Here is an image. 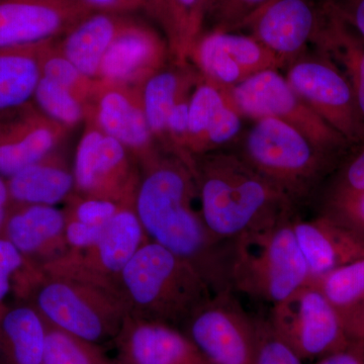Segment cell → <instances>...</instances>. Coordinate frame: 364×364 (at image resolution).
<instances>
[{"label":"cell","instance_id":"cell-16","mask_svg":"<svg viewBox=\"0 0 364 364\" xmlns=\"http://www.w3.org/2000/svg\"><path fill=\"white\" fill-rule=\"evenodd\" d=\"M92 13L83 0H0V48L58 40Z\"/></svg>","mask_w":364,"mask_h":364},{"label":"cell","instance_id":"cell-12","mask_svg":"<svg viewBox=\"0 0 364 364\" xmlns=\"http://www.w3.org/2000/svg\"><path fill=\"white\" fill-rule=\"evenodd\" d=\"M183 326L208 364H256L255 318L233 293L215 294Z\"/></svg>","mask_w":364,"mask_h":364},{"label":"cell","instance_id":"cell-13","mask_svg":"<svg viewBox=\"0 0 364 364\" xmlns=\"http://www.w3.org/2000/svg\"><path fill=\"white\" fill-rule=\"evenodd\" d=\"M332 4L316 0H269L241 30L247 31L282 67L317 44L331 16Z\"/></svg>","mask_w":364,"mask_h":364},{"label":"cell","instance_id":"cell-5","mask_svg":"<svg viewBox=\"0 0 364 364\" xmlns=\"http://www.w3.org/2000/svg\"><path fill=\"white\" fill-rule=\"evenodd\" d=\"M237 154L296 205L314 195L340 161L301 132L273 117L254 122Z\"/></svg>","mask_w":364,"mask_h":364},{"label":"cell","instance_id":"cell-15","mask_svg":"<svg viewBox=\"0 0 364 364\" xmlns=\"http://www.w3.org/2000/svg\"><path fill=\"white\" fill-rule=\"evenodd\" d=\"M85 119L124 145L141 167L163 153L144 111L142 87L107 85L98 80Z\"/></svg>","mask_w":364,"mask_h":364},{"label":"cell","instance_id":"cell-3","mask_svg":"<svg viewBox=\"0 0 364 364\" xmlns=\"http://www.w3.org/2000/svg\"><path fill=\"white\" fill-rule=\"evenodd\" d=\"M117 294L130 317L176 328L215 296L195 267L151 240L124 267Z\"/></svg>","mask_w":364,"mask_h":364},{"label":"cell","instance_id":"cell-6","mask_svg":"<svg viewBox=\"0 0 364 364\" xmlns=\"http://www.w3.org/2000/svg\"><path fill=\"white\" fill-rule=\"evenodd\" d=\"M25 298L46 323L91 344L119 335L128 317L117 294L85 280L41 269Z\"/></svg>","mask_w":364,"mask_h":364},{"label":"cell","instance_id":"cell-35","mask_svg":"<svg viewBox=\"0 0 364 364\" xmlns=\"http://www.w3.org/2000/svg\"><path fill=\"white\" fill-rule=\"evenodd\" d=\"M255 329L256 364H303V359L280 338L268 318H255Z\"/></svg>","mask_w":364,"mask_h":364},{"label":"cell","instance_id":"cell-34","mask_svg":"<svg viewBox=\"0 0 364 364\" xmlns=\"http://www.w3.org/2000/svg\"><path fill=\"white\" fill-rule=\"evenodd\" d=\"M269 0H205V20L212 30L240 31L246 21Z\"/></svg>","mask_w":364,"mask_h":364},{"label":"cell","instance_id":"cell-38","mask_svg":"<svg viewBox=\"0 0 364 364\" xmlns=\"http://www.w3.org/2000/svg\"><path fill=\"white\" fill-rule=\"evenodd\" d=\"M122 207L124 205L112 200L83 196L74 193L69 198L68 208L64 213L66 218L85 224L105 225L111 221Z\"/></svg>","mask_w":364,"mask_h":364},{"label":"cell","instance_id":"cell-9","mask_svg":"<svg viewBox=\"0 0 364 364\" xmlns=\"http://www.w3.org/2000/svg\"><path fill=\"white\" fill-rule=\"evenodd\" d=\"M268 321L303 360L323 358L350 342L341 313L312 284L272 306Z\"/></svg>","mask_w":364,"mask_h":364},{"label":"cell","instance_id":"cell-20","mask_svg":"<svg viewBox=\"0 0 364 364\" xmlns=\"http://www.w3.org/2000/svg\"><path fill=\"white\" fill-rule=\"evenodd\" d=\"M242 131V117L226 92L200 78L189 100L188 165L191 158L224 149Z\"/></svg>","mask_w":364,"mask_h":364},{"label":"cell","instance_id":"cell-24","mask_svg":"<svg viewBox=\"0 0 364 364\" xmlns=\"http://www.w3.org/2000/svg\"><path fill=\"white\" fill-rule=\"evenodd\" d=\"M129 20L124 14L95 11L57 40V46L79 70L97 79L105 53Z\"/></svg>","mask_w":364,"mask_h":364},{"label":"cell","instance_id":"cell-29","mask_svg":"<svg viewBox=\"0 0 364 364\" xmlns=\"http://www.w3.org/2000/svg\"><path fill=\"white\" fill-rule=\"evenodd\" d=\"M205 0H158L154 14L161 21L174 63L188 64L191 46L205 21Z\"/></svg>","mask_w":364,"mask_h":364},{"label":"cell","instance_id":"cell-39","mask_svg":"<svg viewBox=\"0 0 364 364\" xmlns=\"http://www.w3.org/2000/svg\"><path fill=\"white\" fill-rule=\"evenodd\" d=\"M33 265L11 242L0 236V313L6 306L4 299L7 294L11 289L14 291L18 280Z\"/></svg>","mask_w":364,"mask_h":364},{"label":"cell","instance_id":"cell-1","mask_svg":"<svg viewBox=\"0 0 364 364\" xmlns=\"http://www.w3.org/2000/svg\"><path fill=\"white\" fill-rule=\"evenodd\" d=\"M142 169L134 208L148 238L195 267L215 294L233 293L232 241L215 238L196 210L198 189L188 164L164 152Z\"/></svg>","mask_w":364,"mask_h":364},{"label":"cell","instance_id":"cell-2","mask_svg":"<svg viewBox=\"0 0 364 364\" xmlns=\"http://www.w3.org/2000/svg\"><path fill=\"white\" fill-rule=\"evenodd\" d=\"M188 167L203 221L219 240H235L294 217L296 203L237 153L220 150L198 155Z\"/></svg>","mask_w":364,"mask_h":364},{"label":"cell","instance_id":"cell-36","mask_svg":"<svg viewBox=\"0 0 364 364\" xmlns=\"http://www.w3.org/2000/svg\"><path fill=\"white\" fill-rule=\"evenodd\" d=\"M321 213L364 233V191L325 193Z\"/></svg>","mask_w":364,"mask_h":364},{"label":"cell","instance_id":"cell-43","mask_svg":"<svg viewBox=\"0 0 364 364\" xmlns=\"http://www.w3.org/2000/svg\"><path fill=\"white\" fill-rule=\"evenodd\" d=\"M349 339L364 342V301L342 315Z\"/></svg>","mask_w":364,"mask_h":364},{"label":"cell","instance_id":"cell-33","mask_svg":"<svg viewBox=\"0 0 364 364\" xmlns=\"http://www.w3.org/2000/svg\"><path fill=\"white\" fill-rule=\"evenodd\" d=\"M42 364H107L95 344L47 324Z\"/></svg>","mask_w":364,"mask_h":364},{"label":"cell","instance_id":"cell-30","mask_svg":"<svg viewBox=\"0 0 364 364\" xmlns=\"http://www.w3.org/2000/svg\"><path fill=\"white\" fill-rule=\"evenodd\" d=\"M343 315L364 301V258L310 282Z\"/></svg>","mask_w":364,"mask_h":364},{"label":"cell","instance_id":"cell-32","mask_svg":"<svg viewBox=\"0 0 364 364\" xmlns=\"http://www.w3.org/2000/svg\"><path fill=\"white\" fill-rule=\"evenodd\" d=\"M42 77L70 90L85 104L86 111L98 88V79L88 77L60 51L57 40L48 47L42 62Z\"/></svg>","mask_w":364,"mask_h":364},{"label":"cell","instance_id":"cell-26","mask_svg":"<svg viewBox=\"0 0 364 364\" xmlns=\"http://www.w3.org/2000/svg\"><path fill=\"white\" fill-rule=\"evenodd\" d=\"M176 64L151 76L142 86L144 111L152 135L164 152L166 126L177 102L191 95L200 80V74L188 64Z\"/></svg>","mask_w":364,"mask_h":364},{"label":"cell","instance_id":"cell-41","mask_svg":"<svg viewBox=\"0 0 364 364\" xmlns=\"http://www.w3.org/2000/svg\"><path fill=\"white\" fill-rule=\"evenodd\" d=\"M316 364H364V342L350 340L343 348L318 358Z\"/></svg>","mask_w":364,"mask_h":364},{"label":"cell","instance_id":"cell-21","mask_svg":"<svg viewBox=\"0 0 364 364\" xmlns=\"http://www.w3.org/2000/svg\"><path fill=\"white\" fill-rule=\"evenodd\" d=\"M65 213L52 205H11L0 236L42 267L66 252Z\"/></svg>","mask_w":364,"mask_h":364},{"label":"cell","instance_id":"cell-44","mask_svg":"<svg viewBox=\"0 0 364 364\" xmlns=\"http://www.w3.org/2000/svg\"><path fill=\"white\" fill-rule=\"evenodd\" d=\"M95 11L124 14L133 11L126 0H83Z\"/></svg>","mask_w":364,"mask_h":364},{"label":"cell","instance_id":"cell-37","mask_svg":"<svg viewBox=\"0 0 364 364\" xmlns=\"http://www.w3.org/2000/svg\"><path fill=\"white\" fill-rule=\"evenodd\" d=\"M352 150L340 160L330 174L326 193L364 191V145Z\"/></svg>","mask_w":364,"mask_h":364},{"label":"cell","instance_id":"cell-42","mask_svg":"<svg viewBox=\"0 0 364 364\" xmlns=\"http://www.w3.org/2000/svg\"><path fill=\"white\" fill-rule=\"evenodd\" d=\"M334 6L342 20L364 40V0H342Z\"/></svg>","mask_w":364,"mask_h":364},{"label":"cell","instance_id":"cell-28","mask_svg":"<svg viewBox=\"0 0 364 364\" xmlns=\"http://www.w3.org/2000/svg\"><path fill=\"white\" fill-rule=\"evenodd\" d=\"M47 323L32 305L6 308L0 313V336L14 364H42Z\"/></svg>","mask_w":364,"mask_h":364},{"label":"cell","instance_id":"cell-11","mask_svg":"<svg viewBox=\"0 0 364 364\" xmlns=\"http://www.w3.org/2000/svg\"><path fill=\"white\" fill-rule=\"evenodd\" d=\"M149 240L135 208L122 207L107 223L102 238L93 247L69 250L42 268L46 272L97 284L119 296V275L136 251Z\"/></svg>","mask_w":364,"mask_h":364},{"label":"cell","instance_id":"cell-17","mask_svg":"<svg viewBox=\"0 0 364 364\" xmlns=\"http://www.w3.org/2000/svg\"><path fill=\"white\" fill-rule=\"evenodd\" d=\"M69 129L35 102L0 114V176L7 179L59 149Z\"/></svg>","mask_w":364,"mask_h":364},{"label":"cell","instance_id":"cell-22","mask_svg":"<svg viewBox=\"0 0 364 364\" xmlns=\"http://www.w3.org/2000/svg\"><path fill=\"white\" fill-rule=\"evenodd\" d=\"M130 364H208L176 327L128 316L119 333Z\"/></svg>","mask_w":364,"mask_h":364},{"label":"cell","instance_id":"cell-31","mask_svg":"<svg viewBox=\"0 0 364 364\" xmlns=\"http://www.w3.org/2000/svg\"><path fill=\"white\" fill-rule=\"evenodd\" d=\"M33 102L46 116L70 131L85 122V104L70 90L50 79L41 77Z\"/></svg>","mask_w":364,"mask_h":364},{"label":"cell","instance_id":"cell-4","mask_svg":"<svg viewBox=\"0 0 364 364\" xmlns=\"http://www.w3.org/2000/svg\"><path fill=\"white\" fill-rule=\"evenodd\" d=\"M294 219L282 220L232 240V291L274 306L310 284Z\"/></svg>","mask_w":364,"mask_h":364},{"label":"cell","instance_id":"cell-18","mask_svg":"<svg viewBox=\"0 0 364 364\" xmlns=\"http://www.w3.org/2000/svg\"><path fill=\"white\" fill-rule=\"evenodd\" d=\"M168 44L149 26L130 18L109 46L97 79L107 85L142 87L166 67Z\"/></svg>","mask_w":364,"mask_h":364},{"label":"cell","instance_id":"cell-27","mask_svg":"<svg viewBox=\"0 0 364 364\" xmlns=\"http://www.w3.org/2000/svg\"><path fill=\"white\" fill-rule=\"evenodd\" d=\"M315 47L332 59L348 78L364 122V40L350 31L334 6L327 28Z\"/></svg>","mask_w":364,"mask_h":364},{"label":"cell","instance_id":"cell-19","mask_svg":"<svg viewBox=\"0 0 364 364\" xmlns=\"http://www.w3.org/2000/svg\"><path fill=\"white\" fill-rule=\"evenodd\" d=\"M294 235L310 272V282L364 258V233L320 213L293 221Z\"/></svg>","mask_w":364,"mask_h":364},{"label":"cell","instance_id":"cell-14","mask_svg":"<svg viewBox=\"0 0 364 364\" xmlns=\"http://www.w3.org/2000/svg\"><path fill=\"white\" fill-rule=\"evenodd\" d=\"M188 61L203 80L225 90L260 72L284 68L252 36L237 31L200 33L189 50Z\"/></svg>","mask_w":364,"mask_h":364},{"label":"cell","instance_id":"cell-25","mask_svg":"<svg viewBox=\"0 0 364 364\" xmlns=\"http://www.w3.org/2000/svg\"><path fill=\"white\" fill-rule=\"evenodd\" d=\"M52 42L0 48V114L33 102L43 58Z\"/></svg>","mask_w":364,"mask_h":364},{"label":"cell","instance_id":"cell-8","mask_svg":"<svg viewBox=\"0 0 364 364\" xmlns=\"http://www.w3.org/2000/svg\"><path fill=\"white\" fill-rule=\"evenodd\" d=\"M287 82L326 123L338 132L351 149L364 145V122L350 82L323 53L308 52L286 66Z\"/></svg>","mask_w":364,"mask_h":364},{"label":"cell","instance_id":"cell-10","mask_svg":"<svg viewBox=\"0 0 364 364\" xmlns=\"http://www.w3.org/2000/svg\"><path fill=\"white\" fill-rule=\"evenodd\" d=\"M136 164L124 145L85 119L72 168L75 193L134 208L141 181Z\"/></svg>","mask_w":364,"mask_h":364},{"label":"cell","instance_id":"cell-45","mask_svg":"<svg viewBox=\"0 0 364 364\" xmlns=\"http://www.w3.org/2000/svg\"><path fill=\"white\" fill-rule=\"evenodd\" d=\"M9 207H11V200H9L6 179L0 176V234L4 229Z\"/></svg>","mask_w":364,"mask_h":364},{"label":"cell","instance_id":"cell-7","mask_svg":"<svg viewBox=\"0 0 364 364\" xmlns=\"http://www.w3.org/2000/svg\"><path fill=\"white\" fill-rule=\"evenodd\" d=\"M225 92L242 117L284 122L340 160L351 150L343 136L306 104L277 69L260 72Z\"/></svg>","mask_w":364,"mask_h":364},{"label":"cell","instance_id":"cell-40","mask_svg":"<svg viewBox=\"0 0 364 364\" xmlns=\"http://www.w3.org/2000/svg\"><path fill=\"white\" fill-rule=\"evenodd\" d=\"M107 225H88L66 218L67 246L73 251H82L93 247L102 238Z\"/></svg>","mask_w":364,"mask_h":364},{"label":"cell","instance_id":"cell-23","mask_svg":"<svg viewBox=\"0 0 364 364\" xmlns=\"http://www.w3.org/2000/svg\"><path fill=\"white\" fill-rule=\"evenodd\" d=\"M11 205H52L75 193L73 169L59 149L6 179Z\"/></svg>","mask_w":364,"mask_h":364}]
</instances>
